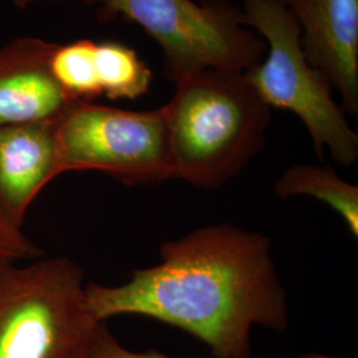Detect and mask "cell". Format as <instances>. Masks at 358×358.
<instances>
[{"instance_id": "6da1fadb", "label": "cell", "mask_w": 358, "mask_h": 358, "mask_svg": "<svg viewBox=\"0 0 358 358\" xmlns=\"http://www.w3.org/2000/svg\"><path fill=\"white\" fill-rule=\"evenodd\" d=\"M161 257L125 284H87L93 316L100 322L121 315L166 322L199 338L217 358H250L254 327L288 329V300L268 236L211 224L162 244Z\"/></svg>"}, {"instance_id": "7a4b0ae2", "label": "cell", "mask_w": 358, "mask_h": 358, "mask_svg": "<svg viewBox=\"0 0 358 358\" xmlns=\"http://www.w3.org/2000/svg\"><path fill=\"white\" fill-rule=\"evenodd\" d=\"M162 108L171 176L217 189L238 176L262 150L271 106L244 71L206 69L183 77Z\"/></svg>"}, {"instance_id": "3957f363", "label": "cell", "mask_w": 358, "mask_h": 358, "mask_svg": "<svg viewBox=\"0 0 358 358\" xmlns=\"http://www.w3.org/2000/svg\"><path fill=\"white\" fill-rule=\"evenodd\" d=\"M26 263V262H24ZM0 268V358H85L101 324L66 256Z\"/></svg>"}, {"instance_id": "277c9868", "label": "cell", "mask_w": 358, "mask_h": 358, "mask_svg": "<svg viewBox=\"0 0 358 358\" xmlns=\"http://www.w3.org/2000/svg\"><path fill=\"white\" fill-rule=\"evenodd\" d=\"M244 23L266 43L267 57L244 75L271 108L297 115L319 158L352 166L358 159V134L334 101L329 80L308 62L301 29L284 0H244Z\"/></svg>"}, {"instance_id": "5b68a950", "label": "cell", "mask_w": 358, "mask_h": 358, "mask_svg": "<svg viewBox=\"0 0 358 358\" xmlns=\"http://www.w3.org/2000/svg\"><path fill=\"white\" fill-rule=\"evenodd\" d=\"M81 1L99 6L103 17L120 16L143 28L164 52L165 75L173 83L206 69L247 71L266 53L264 40L227 0Z\"/></svg>"}, {"instance_id": "8992f818", "label": "cell", "mask_w": 358, "mask_h": 358, "mask_svg": "<svg viewBox=\"0 0 358 358\" xmlns=\"http://www.w3.org/2000/svg\"><path fill=\"white\" fill-rule=\"evenodd\" d=\"M57 176L103 171L128 185L173 178L162 108L133 112L77 103L56 127Z\"/></svg>"}, {"instance_id": "52a82bcc", "label": "cell", "mask_w": 358, "mask_h": 358, "mask_svg": "<svg viewBox=\"0 0 358 358\" xmlns=\"http://www.w3.org/2000/svg\"><path fill=\"white\" fill-rule=\"evenodd\" d=\"M301 29L308 62L358 115V0H284Z\"/></svg>"}, {"instance_id": "ba28073f", "label": "cell", "mask_w": 358, "mask_h": 358, "mask_svg": "<svg viewBox=\"0 0 358 358\" xmlns=\"http://www.w3.org/2000/svg\"><path fill=\"white\" fill-rule=\"evenodd\" d=\"M56 44L19 38L0 50V128L57 122L77 103L52 75Z\"/></svg>"}, {"instance_id": "9c48e42d", "label": "cell", "mask_w": 358, "mask_h": 358, "mask_svg": "<svg viewBox=\"0 0 358 358\" xmlns=\"http://www.w3.org/2000/svg\"><path fill=\"white\" fill-rule=\"evenodd\" d=\"M57 122L0 128V207L22 227L36 195L59 177Z\"/></svg>"}, {"instance_id": "30bf717a", "label": "cell", "mask_w": 358, "mask_h": 358, "mask_svg": "<svg viewBox=\"0 0 358 358\" xmlns=\"http://www.w3.org/2000/svg\"><path fill=\"white\" fill-rule=\"evenodd\" d=\"M279 198L308 195L331 206L344 219L350 234L358 236V187L348 183L329 166L296 165L287 169L275 183Z\"/></svg>"}, {"instance_id": "8fae6325", "label": "cell", "mask_w": 358, "mask_h": 358, "mask_svg": "<svg viewBox=\"0 0 358 358\" xmlns=\"http://www.w3.org/2000/svg\"><path fill=\"white\" fill-rule=\"evenodd\" d=\"M96 71L101 93L110 100H134L143 96L153 73L137 52L117 41L96 43Z\"/></svg>"}, {"instance_id": "7c38bea8", "label": "cell", "mask_w": 358, "mask_h": 358, "mask_svg": "<svg viewBox=\"0 0 358 358\" xmlns=\"http://www.w3.org/2000/svg\"><path fill=\"white\" fill-rule=\"evenodd\" d=\"M96 43L78 40L66 45L56 44L51 72L57 84L76 103H90L103 96L96 71Z\"/></svg>"}, {"instance_id": "4fadbf2b", "label": "cell", "mask_w": 358, "mask_h": 358, "mask_svg": "<svg viewBox=\"0 0 358 358\" xmlns=\"http://www.w3.org/2000/svg\"><path fill=\"white\" fill-rule=\"evenodd\" d=\"M40 255L41 250L27 236L23 227L0 207V268L35 260Z\"/></svg>"}, {"instance_id": "5bb4252c", "label": "cell", "mask_w": 358, "mask_h": 358, "mask_svg": "<svg viewBox=\"0 0 358 358\" xmlns=\"http://www.w3.org/2000/svg\"><path fill=\"white\" fill-rule=\"evenodd\" d=\"M85 358H170L164 353L149 350V352H133L121 345L105 322H101L94 333Z\"/></svg>"}]
</instances>
